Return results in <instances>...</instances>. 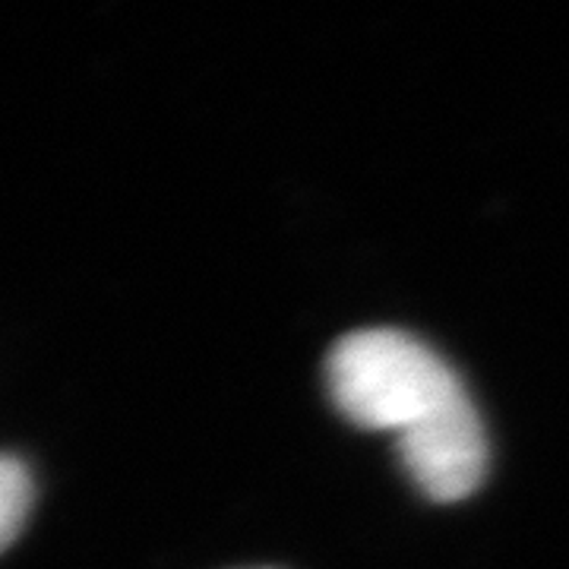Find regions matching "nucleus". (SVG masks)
I'll return each mask as SVG.
<instances>
[{"instance_id":"f03ea898","label":"nucleus","mask_w":569,"mask_h":569,"mask_svg":"<svg viewBox=\"0 0 569 569\" xmlns=\"http://www.w3.org/2000/svg\"><path fill=\"white\" fill-rule=\"evenodd\" d=\"M32 500V471L17 456H0V553L20 538Z\"/></svg>"},{"instance_id":"f257e3e1","label":"nucleus","mask_w":569,"mask_h":569,"mask_svg":"<svg viewBox=\"0 0 569 569\" xmlns=\"http://www.w3.org/2000/svg\"><path fill=\"white\" fill-rule=\"evenodd\" d=\"M336 408L355 427L396 440L415 488L456 503L481 488L488 437L471 396L449 365L399 329H361L339 339L326 361Z\"/></svg>"}]
</instances>
